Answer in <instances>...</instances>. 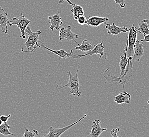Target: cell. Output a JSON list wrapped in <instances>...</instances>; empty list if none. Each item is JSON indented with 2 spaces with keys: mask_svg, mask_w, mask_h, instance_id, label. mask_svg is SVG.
Returning a JSON list of instances; mask_svg holds the SVG:
<instances>
[{
  "mask_svg": "<svg viewBox=\"0 0 149 137\" xmlns=\"http://www.w3.org/2000/svg\"><path fill=\"white\" fill-rule=\"evenodd\" d=\"M133 74V62L131 60L128 59V63L126 66V70L123 75L120 77H116L113 76L109 68H106L104 72V77L108 81L111 82H118L122 84L123 88H125L126 83L129 81Z\"/></svg>",
  "mask_w": 149,
  "mask_h": 137,
  "instance_id": "cell-1",
  "label": "cell"
},
{
  "mask_svg": "<svg viewBox=\"0 0 149 137\" xmlns=\"http://www.w3.org/2000/svg\"><path fill=\"white\" fill-rule=\"evenodd\" d=\"M26 33L28 35V39L24 43V46H26V51H23L24 52H34L35 50L37 48V44L39 42V37L41 33L40 30H38L36 32L31 31L30 26H28L26 30Z\"/></svg>",
  "mask_w": 149,
  "mask_h": 137,
  "instance_id": "cell-2",
  "label": "cell"
},
{
  "mask_svg": "<svg viewBox=\"0 0 149 137\" xmlns=\"http://www.w3.org/2000/svg\"><path fill=\"white\" fill-rule=\"evenodd\" d=\"M78 71H79V67L78 68L76 72V74L74 75H72L70 71H68L67 72L68 75L69 76V81L68 83L66 84V85L63 86L60 88H56L57 89H60L63 88L66 86L69 87L70 89V93L74 95L77 96L78 97H79L81 95V92L79 90V79H78Z\"/></svg>",
  "mask_w": 149,
  "mask_h": 137,
  "instance_id": "cell-3",
  "label": "cell"
},
{
  "mask_svg": "<svg viewBox=\"0 0 149 137\" xmlns=\"http://www.w3.org/2000/svg\"><path fill=\"white\" fill-rule=\"evenodd\" d=\"M30 23V20L26 19L22 13H20V15L17 17H13L11 20H10L8 25L10 26L13 25L17 26L21 33L20 37L25 39L26 38V30Z\"/></svg>",
  "mask_w": 149,
  "mask_h": 137,
  "instance_id": "cell-4",
  "label": "cell"
},
{
  "mask_svg": "<svg viewBox=\"0 0 149 137\" xmlns=\"http://www.w3.org/2000/svg\"><path fill=\"white\" fill-rule=\"evenodd\" d=\"M128 34V39H127V49L126 52L127 57H133L134 54V46L135 44L137 39L138 30L135 27L134 24H133L132 26L130 27Z\"/></svg>",
  "mask_w": 149,
  "mask_h": 137,
  "instance_id": "cell-5",
  "label": "cell"
},
{
  "mask_svg": "<svg viewBox=\"0 0 149 137\" xmlns=\"http://www.w3.org/2000/svg\"><path fill=\"white\" fill-rule=\"evenodd\" d=\"M87 117V114L84 115L80 119L76 121L75 122L72 123L69 126H66L65 127L61 128H55L53 127H50L49 128V132L47 134H45L42 137H60L62 134H63L65 132H66L68 129L71 128L72 127L74 126L75 125L77 124L84 118Z\"/></svg>",
  "mask_w": 149,
  "mask_h": 137,
  "instance_id": "cell-6",
  "label": "cell"
},
{
  "mask_svg": "<svg viewBox=\"0 0 149 137\" xmlns=\"http://www.w3.org/2000/svg\"><path fill=\"white\" fill-rule=\"evenodd\" d=\"M72 28L70 26H68L66 28H62L60 29L59 34V40L62 41L63 40H74V42L79 44L77 41H75V39H78L79 36L77 34H75L74 32L71 31Z\"/></svg>",
  "mask_w": 149,
  "mask_h": 137,
  "instance_id": "cell-7",
  "label": "cell"
},
{
  "mask_svg": "<svg viewBox=\"0 0 149 137\" xmlns=\"http://www.w3.org/2000/svg\"><path fill=\"white\" fill-rule=\"evenodd\" d=\"M104 41L102 42L98 43L96 46H95L94 48L91 51L87 52V53L85 54H81V55H74L73 54L72 57L73 59H77L81 57H84L88 55H100V60L101 59L102 57L104 55V46H103Z\"/></svg>",
  "mask_w": 149,
  "mask_h": 137,
  "instance_id": "cell-8",
  "label": "cell"
},
{
  "mask_svg": "<svg viewBox=\"0 0 149 137\" xmlns=\"http://www.w3.org/2000/svg\"><path fill=\"white\" fill-rule=\"evenodd\" d=\"M38 47H39L40 48L43 49H46L48 50L50 52H51L52 53H54L56 55H57L58 56H59L60 59H67L69 57H72L73 55V50H72L70 52H67L65 51V50H58V51H55V50H53L52 49H49L48 48H47V46H44L42 42L39 41V42L37 44Z\"/></svg>",
  "mask_w": 149,
  "mask_h": 137,
  "instance_id": "cell-9",
  "label": "cell"
},
{
  "mask_svg": "<svg viewBox=\"0 0 149 137\" xmlns=\"http://www.w3.org/2000/svg\"><path fill=\"white\" fill-rule=\"evenodd\" d=\"M9 21L7 12L0 6V30L5 34L8 33Z\"/></svg>",
  "mask_w": 149,
  "mask_h": 137,
  "instance_id": "cell-10",
  "label": "cell"
},
{
  "mask_svg": "<svg viewBox=\"0 0 149 137\" xmlns=\"http://www.w3.org/2000/svg\"><path fill=\"white\" fill-rule=\"evenodd\" d=\"M143 54V43L139 40H136L134 46V54L132 57V61L139 62Z\"/></svg>",
  "mask_w": 149,
  "mask_h": 137,
  "instance_id": "cell-11",
  "label": "cell"
},
{
  "mask_svg": "<svg viewBox=\"0 0 149 137\" xmlns=\"http://www.w3.org/2000/svg\"><path fill=\"white\" fill-rule=\"evenodd\" d=\"M109 19L107 17H100L97 16H90L86 19V25L97 27L102 24H106Z\"/></svg>",
  "mask_w": 149,
  "mask_h": 137,
  "instance_id": "cell-12",
  "label": "cell"
},
{
  "mask_svg": "<svg viewBox=\"0 0 149 137\" xmlns=\"http://www.w3.org/2000/svg\"><path fill=\"white\" fill-rule=\"evenodd\" d=\"M105 28L108 30L107 33L111 35H117L121 33H126L129 31V29L125 26L119 27L116 26L114 23H112V24H107Z\"/></svg>",
  "mask_w": 149,
  "mask_h": 137,
  "instance_id": "cell-13",
  "label": "cell"
},
{
  "mask_svg": "<svg viewBox=\"0 0 149 137\" xmlns=\"http://www.w3.org/2000/svg\"><path fill=\"white\" fill-rule=\"evenodd\" d=\"M48 19L50 21L49 23L51 24L49 29L52 30V31L54 32L55 29H56L57 30H59L60 26L63 24L61 17L60 16V11L58 12L56 14L52 16L49 17Z\"/></svg>",
  "mask_w": 149,
  "mask_h": 137,
  "instance_id": "cell-14",
  "label": "cell"
},
{
  "mask_svg": "<svg viewBox=\"0 0 149 137\" xmlns=\"http://www.w3.org/2000/svg\"><path fill=\"white\" fill-rule=\"evenodd\" d=\"M101 121L100 120H95L93 122L92 130L90 132L91 137H98L103 132L107 130V128H102L100 127Z\"/></svg>",
  "mask_w": 149,
  "mask_h": 137,
  "instance_id": "cell-15",
  "label": "cell"
},
{
  "mask_svg": "<svg viewBox=\"0 0 149 137\" xmlns=\"http://www.w3.org/2000/svg\"><path fill=\"white\" fill-rule=\"evenodd\" d=\"M114 101L118 104L122 103H130L131 102V95L125 91H122L115 97Z\"/></svg>",
  "mask_w": 149,
  "mask_h": 137,
  "instance_id": "cell-16",
  "label": "cell"
},
{
  "mask_svg": "<svg viewBox=\"0 0 149 137\" xmlns=\"http://www.w3.org/2000/svg\"><path fill=\"white\" fill-rule=\"evenodd\" d=\"M127 49V44L126 43V46H125V47L124 48V50L123 54L120 57V61L119 63V66H120V77H122L124 73H125L126 66L128 63V58L127 57V55H126Z\"/></svg>",
  "mask_w": 149,
  "mask_h": 137,
  "instance_id": "cell-17",
  "label": "cell"
},
{
  "mask_svg": "<svg viewBox=\"0 0 149 137\" xmlns=\"http://www.w3.org/2000/svg\"><path fill=\"white\" fill-rule=\"evenodd\" d=\"M149 21L144 19L141 21L139 24L138 33L142 34L144 37L149 34Z\"/></svg>",
  "mask_w": 149,
  "mask_h": 137,
  "instance_id": "cell-18",
  "label": "cell"
},
{
  "mask_svg": "<svg viewBox=\"0 0 149 137\" xmlns=\"http://www.w3.org/2000/svg\"><path fill=\"white\" fill-rule=\"evenodd\" d=\"M95 46L94 44L91 43L88 40H84L81 45L79 44L78 46L75 47V49L81 51L88 52L94 49Z\"/></svg>",
  "mask_w": 149,
  "mask_h": 137,
  "instance_id": "cell-19",
  "label": "cell"
},
{
  "mask_svg": "<svg viewBox=\"0 0 149 137\" xmlns=\"http://www.w3.org/2000/svg\"><path fill=\"white\" fill-rule=\"evenodd\" d=\"M71 12L74 15V20H77L79 17L84 15L83 8L80 6L74 4L73 8L71 10Z\"/></svg>",
  "mask_w": 149,
  "mask_h": 137,
  "instance_id": "cell-20",
  "label": "cell"
},
{
  "mask_svg": "<svg viewBox=\"0 0 149 137\" xmlns=\"http://www.w3.org/2000/svg\"><path fill=\"white\" fill-rule=\"evenodd\" d=\"M10 129V126L8 125V122H4L2 123V125L0 126V134H3L4 136H8L9 135H11L12 136H15V134H12L9 131V129Z\"/></svg>",
  "mask_w": 149,
  "mask_h": 137,
  "instance_id": "cell-21",
  "label": "cell"
},
{
  "mask_svg": "<svg viewBox=\"0 0 149 137\" xmlns=\"http://www.w3.org/2000/svg\"><path fill=\"white\" fill-rule=\"evenodd\" d=\"M39 134V132L36 130H33L32 131H29L28 128L26 129L22 137H35V136Z\"/></svg>",
  "mask_w": 149,
  "mask_h": 137,
  "instance_id": "cell-22",
  "label": "cell"
},
{
  "mask_svg": "<svg viewBox=\"0 0 149 137\" xmlns=\"http://www.w3.org/2000/svg\"><path fill=\"white\" fill-rule=\"evenodd\" d=\"M120 129L119 128L112 129L111 131V134L112 136V137H120V136H118V132L120 131Z\"/></svg>",
  "mask_w": 149,
  "mask_h": 137,
  "instance_id": "cell-23",
  "label": "cell"
},
{
  "mask_svg": "<svg viewBox=\"0 0 149 137\" xmlns=\"http://www.w3.org/2000/svg\"><path fill=\"white\" fill-rule=\"evenodd\" d=\"M114 1L115 3L118 4V5H120V8H122V9L124 8L126 6L125 0H114Z\"/></svg>",
  "mask_w": 149,
  "mask_h": 137,
  "instance_id": "cell-24",
  "label": "cell"
},
{
  "mask_svg": "<svg viewBox=\"0 0 149 137\" xmlns=\"http://www.w3.org/2000/svg\"><path fill=\"white\" fill-rule=\"evenodd\" d=\"M78 23L81 25H83L85 24L86 22V18L84 15L81 16L79 17V19L77 20Z\"/></svg>",
  "mask_w": 149,
  "mask_h": 137,
  "instance_id": "cell-25",
  "label": "cell"
},
{
  "mask_svg": "<svg viewBox=\"0 0 149 137\" xmlns=\"http://www.w3.org/2000/svg\"><path fill=\"white\" fill-rule=\"evenodd\" d=\"M11 114H9L8 116H0V119L2 121L3 123L7 122L9 120V118L11 117Z\"/></svg>",
  "mask_w": 149,
  "mask_h": 137,
  "instance_id": "cell-26",
  "label": "cell"
},
{
  "mask_svg": "<svg viewBox=\"0 0 149 137\" xmlns=\"http://www.w3.org/2000/svg\"><path fill=\"white\" fill-rule=\"evenodd\" d=\"M65 1H66L69 4H70V5H71V6H73L74 4H72V2H71L70 0H59V2H58V4H63Z\"/></svg>",
  "mask_w": 149,
  "mask_h": 137,
  "instance_id": "cell-27",
  "label": "cell"
},
{
  "mask_svg": "<svg viewBox=\"0 0 149 137\" xmlns=\"http://www.w3.org/2000/svg\"><path fill=\"white\" fill-rule=\"evenodd\" d=\"M141 42H149V34L147 35L146 36L144 37L143 39H141L140 41Z\"/></svg>",
  "mask_w": 149,
  "mask_h": 137,
  "instance_id": "cell-28",
  "label": "cell"
},
{
  "mask_svg": "<svg viewBox=\"0 0 149 137\" xmlns=\"http://www.w3.org/2000/svg\"><path fill=\"white\" fill-rule=\"evenodd\" d=\"M2 123H3L2 121L0 119V126H1V125H2Z\"/></svg>",
  "mask_w": 149,
  "mask_h": 137,
  "instance_id": "cell-29",
  "label": "cell"
},
{
  "mask_svg": "<svg viewBox=\"0 0 149 137\" xmlns=\"http://www.w3.org/2000/svg\"><path fill=\"white\" fill-rule=\"evenodd\" d=\"M148 103H149V100H148Z\"/></svg>",
  "mask_w": 149,
  "mask_h": 137,
  "instance_id": "cell-30",
  "label": "cell"
}]
</instances>
